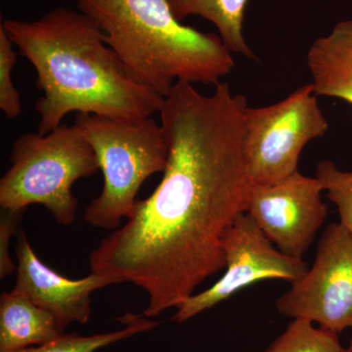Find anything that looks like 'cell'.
Listing matches in <instances>:
<instances>
[{
    "mask_svg": "<svg viewBox=\"0 0 352 352\" xmlns=\"http://www.w3.org/2000/svg\"><path fill=\"white\" fill-rule=\"evenodd\" d=\"M248 106L228 83L205 95L176 82L160 112L168 146L161 182L90 252L91 272L146 292L147 318L179 307L226 267L222 240L245 212L252 184L244 153Z\"/></svg>",
    "mask_w": 352,
    "mask_h": 352,
    "instance_id": "cell-1",
    "label": "cell"
},
{
    "mask_svg": "<svg viewBox=\"0 0 352 352\" xmlns=\"http://www.w3.org/2000/svg\"><path fill=\"white\" fill-rule=\"evenodd\" d=\"M347 352H352V339L351 340V344H349V347L346 349Z\"/></svg>",
    "mask_w": 352,
    "mask_h": 352,
    "instance_id": "cell-19",
    "label": "cell"
},
{
    "mask_svg": "<svg viewBox=\"0 0 352 352\" xmlns=\"http://www.w3.org/2000/svg\"><path fill=\"white\" fill-rule=\"evenodd\" d=\"M280 314L340 333L352 328V232L340 222L322 234L311 267L276 300Z\"/></svg>",
    "mask_w": 352,
    "mask_h": 352,
    "instance_id": "cell-7",
    "label": "cell"
},
{
    "mask_svg": "<svg viewBox=\"0 0 352 352\" xmlns=\"http://www.w3.org/2000/svg\"><path fill=\"white\" fill-rule=\"evenodd\" d=\"M264 352H347L339 333L315 327L312 322L294 319Z\"/></svg>",
    "mask_w": 352,
    "mask_h": 352,
    "instance_id": "cell-15",
    "label": "cell"
},
{
    "mask_svg": "<svg viewBox=\"0 0 352 352\" xmlns=\"http://www.w3.org/2000/svg\"><path fill=\"white\" fill-rule=\"evenodd\" d=\"M178 20L199 16L217 28L229 50L249 59L256 55L245 41L244 18L249 0H168Z\"/></svg>",
    "mask_w": 352,
    "mask_h": 352,
    "instance_id": "cell-13",
    "label": "cell"
},
{
    "mask_svg": "<svg viewBox=\"0 0 352 352\" xmlns=\"http://www.w3.org/2000/svg\"><path fill=\"white\" fill-rule=\"evenodd\" d=\"M0 24L36 69L43 94L34 106L38 133H50L73 112L129 122L161 112L164 97L131 78L100 28L80 11L56 7L38 20Z\"/></svg>",
    "mask_w": 352,
    "mask_h": 352,
    "instance_id": "cell-2",
    "label": "cell"
},
{
    "mask_svg": "<svg viewBox=\"0 0 352 352\" xmlns=\"http://www.w3.org/2000/svg\"><path fill=\"white\" fill-rule=\"evenodd\" d=\"M23 212H12L4 210L0 221V276H9L17 270V265L13 263L9 256L8 245L11 237L16 233L18 222Z\"/></svg>",
    "mask_w": 352,
    "mask_h": 352,
    "instance_id": "cell-18",
    "label": "cell"
},
{
    "mask_svg": "<svg viewBox=\"0 0 352 352\" xmlns=\"http://www.w3.org/2000/svg\"><path fill=\"white\" fill-rule=\"evenodd\" d=\"M10 164L0 179L1 208L23 212L41 205L64 226L76 217L73 185L100 170L94 149L75 124H61L46 134H22L12 143Z\"/></svg>",
    "mask_w": 352,
    "mask_h": 352,
    "instance_id": "cell-5",
    "label": "cell"
},
{
    "mask_svg": "<svg viewBox=\"0 0 352 352\" xmlns=\"http://www.w3.org/2000/svg\"><path fill=\"white\" fill-rule=\"evenodd\" d=\"M315 177L337 206L340 223L352 232V171L340 170L333 162L324 160L317 164Z\"/></svg>",
    "mask_w": 352,
    "mask_h": 352,
    "instance_id": "cell-16",
    "label": "cell"
},
{
    "mask_svg": "<svg viewBox=\"0 0 352 352\" xmlns=\"http://www.w3.org/2000/svg\"><path fill=\"white\" fill-rule=\"evenodd\" d=\"M74 124L94 149L104 179L100 195L88 204L83 217L96 228L116 230L133 214L143 183L166 170L163 126L153 118L129 122L89 113H78Z\"/></svg>",
    "mask_w": 352,
    "mask_h": 352,
    "instance_id": "cell-4",
    "label": "cell"
},
{
    "mask_svg": "<svg viewBox=\"0 0 352 352\" xmlns=\"http://www.w3.org/2000/svg\"><path fill=\"white\" fill-rule=\"evenodd\" d=\"M135 82L166 97L177 82L217 85L235 67L219 34L183 25L168 0H75Z\"/></svg>",
    "mask_w": 352,
    "mask_h": 352,
    "instance_id": "cell-3",
    "label": "cell"
},
{
    "mask_svg": "<svg viewBox=\"0 0 352 352\" xmlns=\"http://www.w3.org/2000/svg\"><path fill=\"white\" fill-rule=\"evenodd\" d=\"M126 327L122 330L94 336H80L78 333H63L57 339L41 344L27 347L13 352H95L102 347L110 346L120 340H126L132 336L152 330L159 325L140 315L129 314L122 318Z\"/></svg>",
    "mask_w": 352,
    "mask_h": 352,
    "instance_id": "cell-14",
    "label": "cell"
},
{
    "mask_svg": "<svg viewBox=\"0 0 352 352\" xmlns=\"http://www.w3.org/2000/svg\"><path fill=\"white\" fill-rule=\"evenodd\" d=\"M17 62L15 45L0 24V110L7 119L15 120L22 113V97L13 82Z\"/></svg>",
    "mask_w": 352,
    "mask_h": 352,
    "instance_id": "cell-17",
    "label": "cell"
},
{
    "mask_svg": "<svg viewBox=\"0 0 352 352\" xmlns=\"http://www.w3.org/2000/svg\"><path fill=\"white\" fill-rule=\"evenodd\" d=\"M226 273L210 288L190 296L176 308L177 323L228 300L237 292L263 280L283 279L291 283L307 272L303 259L292 258L273 245L251 215L240 214L222 240Z\"/></svg>",
    "mask_w": 352,
    "mask_h": 352,
    "instance_id": "cell-8",
    "label": "cell"
},
{
    "mask_svg": "<svg viewBox=\"0 0 352 352\" xmlns=\"http://www.w3.org/2000/svg\"><path fill=\"white\" fill-rule=\"evenodd\" d=\"M56 319L15 289L0 298V352L41 346L63 335Z\"/></svg>",
    "mask_w": 352,
    "mask_h": 352,
    "instance_id": "cell-12",
    "label": "cell"
},
{
    "mask_svg": "<svg viewBox=\"0 0 352 352\" xmlns=\"http://www.w3.org/2000/svg\"><path fill=\"white\" fill-rule=\"evenodd\" d=\"M244 153L252 183L273 184L298 171L305 146L327 133L311 83L265 107L248 106L244 113Z\"/></svg>",
    "mask_w": 352,
    "mask_h": 352,
    "instance_id": "cell-6",
    "label": "cell"
},
{
    "mask_svg": "<svg viewBox=\"0 0 352 352\" xmlns=\"http://www.w3.org/2000/svg\"><path fill=\"white\" fill-rule=\"evenodd\" d=\"M322 192L316 177L298 170L273 184L252 183L245 212L280 251L303 259L327 219Z\"/></svg>",
    "mask_w": 352,
    "mask_h": 352,
    "instance_id": "cell-9",
    "label": "cell"
},
{
    "mask_svg": "<svg viewBox=\"0 0 352 352\" xmlns=\"http://www.w3.org/2000/svg\"><path fill=\"white\" fill-rule=\"evenodd\" d=\"M307 59L314 94L352 105V20L338 23L327 36L315 39Z\"/></svg>",
    "mask_w": 352,
    "mask_h": 352,
    "instance_id": "cell-11",
    "label": "cell"
},
{
    "mask_svg": "<svg viewBox=\"0 0 352 352\" xmlns=\"http://www.w3.org/2000/svg\"><path fill=\"white\" fill-rule=\"evenodd\" d=\"M16 254L17 279L13 289L53 315L63 333L74 322L85 324L89 320L94 292L120 283L101 273L91 272L80 280L64 277L41 263L23 230L17 234Z\"/></svg>",
    "mask_w": 352,
    "mask_h": 352,
    "instance_id": "cell-10",
    "label": "cell"
}]
</instances>
